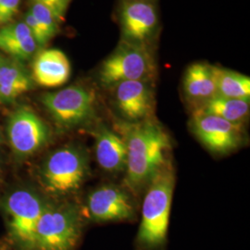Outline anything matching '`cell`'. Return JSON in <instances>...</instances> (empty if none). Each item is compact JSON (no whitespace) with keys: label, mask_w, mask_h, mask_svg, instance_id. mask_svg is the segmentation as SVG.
Masks as SVG:
<instances>
[{"label":"cell","mask_w":250,"mask_h":250,"mask_svg":"<svg viewBox=\"0 0 250 250\" xmlns=\"http://www.w3.org/2000/svg\"><path fill=\"white\" fill-rule=\"evenodd\" d=\"M127 147V186L134 192L149 184L166 163V154L170 148L168 134L160 125L143 121L125 126Z\"/></svg>","instance_id":"6da1fadb"},{"label":"cell","mask_w":250,"mask_h":250,"mask_svg":"<svg viewBox=\"0 0 250 250\" xmlns=\"http://www.w3.org/2000/svg\"><path fill=\"white\" fill-rule=\"evenodd\" d=\"M142 207V219L138 239L147 247H159L166 240L174 176L170 164H166L149 182Z\"/></svg>","instance_id":"7a4b0ae2"},{"label":"cell","mask_w":250,"mask_h":250,"mask_svg":"<svg viewBox=\"0 0 250 250\" xmlns=\"http://www.w3.org/2000/svg\"><path fill=\"white\" fill-rule=\"evenodd\" d=\"M88 171L84 154L74 146H65L51 153L41 169L45 190L62 196L80 188Z\"/></svg>","instance_id":"3957f363"},{"label":"cell","mask_w":250,"mask_h":250,"mask_svg":"<svg viewBox=\"0 0 250 250\" xmlns=\"http://www.w3.org/2000/svg\"><path fill=\"white\" fill-rule=\"evenodd\" d=\"M154 62L142 44L125 41L108 56L99 70V79L105 86H114L126 81H149Z\"/></svg>","instance_id":"277c9868"},{"label":"cell","mask_w":250,"mask_h":250,"mask_svg":"<svg viewBox=\"0 0 250 250\" xmlns=\"http://www.w3.org/2000/svg\"><path fill=\"white\" fill-rule=\"evenodd\" d=\"M78 234L79 221L74 208L45 207L36 227L35 246L41 250H71Z\"/></svg>","instance_id":"5b68a950"},{"label":"cell","mask_w":250,"mask_h":250,"mask_svg":"<svg viewBox=\"0 0 250 250\" xmlns=\"http://www.w3.org/2000/svg\"><path fill=\"white\" fill-rule=\"evenodd\" d=\"M41 100L54 121L62 127L82 125L94 112V94L81 86L46 93Z\"/></svg>","instance_id":"8992f818"},{"label":"cell","mask_w":250,"mask_h":250,"mask_svg":"<svg viewBox=\"0 0 250 250\" xmlns=\"http://www.w3.org/2000/svg\"><path fill=\"white\" fill-rule=\"evenodd\" d=\"M7 134L13 153L25 158L41 149L49 139L47 125L27 107H19L9 117Z\"/></svg>","instance_id":"52a82bcc"},{"label":"cell","mask_w":250,"mask_h":250,"mask_svg":"<svg viewBox=\"0 0 250 250\" xmlns=\"http://www.w3.org/2000/svg\"><path fill=\"white\" fill-rule=\"evenodd\" d=\"M5 208L14 237L21 243L35 246L37 224L45 208L42 199L31 190L19 189L9 195Z\"/></svg>","instance_id":"ba28073f"},{"label":"cell","mask_w":250,"mask_h":250,"mask_svg":"<svg viewBox=\"0 0 250 250\" xmlns=\"http://www.w3.org/2000/svg\"><path fill=\"white\" fill-rule=\"evenodd\" d=\"M194 133L208 149L215 153H227L240 143V125L222 118L196 111L192 120Z\"/></svg>","instance_id":"9c48e42d"},{"label":"cell","mask_w":250,"mask_h":250,"mask_svg":"<svg viewBox=\"0 0 250 250\" xmlns=\"http://www.w3.org/2000/svg\"><path fill=\"white\" fill-rule=\"evenodd\" d=\"M125 41L142 44L151 37L158 24V13L150 0H125L121 11Z\"/></svg>","instance_id":"30bf717a"},{"label":"cell","mask_w":250,"mask_h":250,"mask_svg":"<svg viewBox=\"0 0 250 250\" xmlns=\"http://www.w3.org/2000/svg\"><path fill=\"white\" fill-rule=\"evenodd\" d=\"M114 88L117 107L126 120L139 123L150 116L154 96L148 81H126Z\"/></svg>","instance_id":"8fae6325"},{"label":"cell","mask_w":250,"mask_h":250,"mask_svg":"<svg viewBox=\"0 0 250 250\" xmlns=\"http://www.w3.org/2000/svg\"><path fill=\"white\" fill-rule=\"evenodd\" d=\"M86 208L97 222L125 220L134 212L129 197L115 187H102L93 191L87 198Z\"/></svg>","instance_id":"7c38bea8"},{"label":"cell","mask_w":250,"mask_h":250,"mask_svg":"<svg viewBox=\"0 0 250 250\" xmlns=\"http://www.w3.org/2000/svg\"><path fill=\"white\" fill-rule=\"evenodd\" d=\"M33 80L39 85L53 88L62 86L71 76V63L57 48L45 49L36 55L33 62Z\"/></svg>","instance_id":"4fadbf2b"},{"label":"cell","mask_w":250,"mask_h":250,"mask_svg":"<svg viewBox=\"0 0 250 250\" xmlns=\"http://www.w3.org/2000/svg\"><path fill=\"white\" fill-rule=\"evenodd\" d=\"M96 158L99 166L108 172L125 170L127 147L125 140L107 128L96 133Z\"/></svg>","instance_id":"5bb4252c"},{"label":"cell","mask_w":250,"mask_h":250,"mask_svg":"<svg viewBox=\"0 0 250 250\" xmlns=\"http://www.w3.org/2000/svg\"><path fill=\"white\" fill-rule=\"evenodd\" d=\"M37 44L24 21L12 22L0 29V49L16 61H27L36 53Z\"/></svg>","instance_id":"9a60e30c"},{"label":"cell","mask_w":250,"mask_h":250,"mask_svg":"<svg viewBox=\"0 0 250 250\" xmlns=\"http://www.w3.org/2000/svg\"><path fill=\"white\" fill-rule=\"evenodd\" d=\"M33 87V78L16 60L0 64V103H10Z\"/></svg>","instance_id":"2e32d148"},{"label":"cell","mask_w":250,"mask_h":250,"mask_svg":"<svg viewBox=\"0 0 250 250\" xmlns=\"http://www.w3.org/2000/svg\"><path fill=\"white\" fill-rule=\"evenodd\" d=\"M184 89L188 99L202 104L216 97L214 66L204 62L190 65L185 74Z\"/></svg>","instance_id":"e0dca14e"},{"label":"cell","mask_w":250,"mask_h":250,"mask_svg":"<svg viewBox=\"0 0 250 250\" xmlns=\"http://www.w3.org/2000/svg\"><path fill=\"white\" fill-rule=\"evenodd\" d=\"M250 100L226 99L216 96L197 109V111L222 118L234 125H241L250 113Z\"/></svg>","instance_id":"ac0fdd59"},{"label":"cell","mask_w":250,"mask_h":250,"mask_svg":"<svg viewBox=\"0 0 250 250\" xmlns=\"http://www.w3.org/2000/svg\"><path fill=\"white\" fill-rule=\"evenodd\" d=\"M216 96L226 99L250 100V79L239 72L214 67Z\"/></svg>","instance_id":"d6986e66"},{"label":"cell","mask_w":250,"mask_h":250,"mask_svg":"<svg viewBox=\"0 0 250 250\" xmlns=\"http://www.w3.org/2000/svg\"><path fill=\"white\" fill-rule=\"evenodd\" d=\"M30 11L45 32L48 40L56 36L59 31V22L49 9L39 3L33 2Z\"/></svg>","instance_id":"ffe728a7"},{"label":"cell","mask_w":250,"mask_h":250,"mask_svg":"<svg viewBox=\"0 0 250 250\" xmlns=\"http://www.w3.org/2000/svg\"><path fill=\"white\" fill-rule=\"evenodd\" d=\"M21 0H0V25H7L19 12Z\"/></svg>","instance_id":"44dd1931"},{"label":"cell","mask_w":250,"mask_h":250,"mask_svg":"<svg viewBox=\"0 0 250 250\" xmlns=\"http://www.w3.org/2000/svg\"><path fill=\"white\" fill-rule=\"evenodd\" d=\"M32 2H36L45 6L52 12L54 17L60 23L64 20L66 10L71 0H32Z\"/></svg>","instance_id":"7402d4cb"},{"label":"cell","mask_w":250,"mask_h":250,"mask_svg":"<svg viewBox=\"0 0 250 250\" xmlns=\"http://www.w3.org/2000/svg\"><path fill=\"white\" fill-rule=\"evenodd\" d=\"M24 22L26 23L27 26L30 29L32 35H33L35 40H36L37 45L44 46V45L47 44V42L49 40L47 39V37L45 36V32L43 31V29L41 28L40 24L37 22V21L33 16V14L31 13L30 10L26 12V14H25Z\"/></svg>","instance_id":"603a6c76"},{"label":"cell","mask_w":250,"mask_h":250,"mask_svg":"<svg viewBox=\"0 0 250 250\" xmlns=\"http://www.w3.org/2000/svg\"><path fill=\"white\" fill-rule=\"evenodd\" d=\"M3 61H4V58H3V57L0 55V64H1V62H2Z\"/></svg>","instance_id":"cb8c5ba5"},{"label":"cell","mask_w":250,"mask_h":250,"mask_svg":"<svg viewBox=\"0 0 250 250\" xmlns=\"http://www.w3.org/2000/svg\"><path fill=\"white\" fill-rule=\"evenodd\" d=\"M2 134H1V132H0V144L2 143Z\"/></svg>","instance_id":"d4e9b609"}]
</instances>
